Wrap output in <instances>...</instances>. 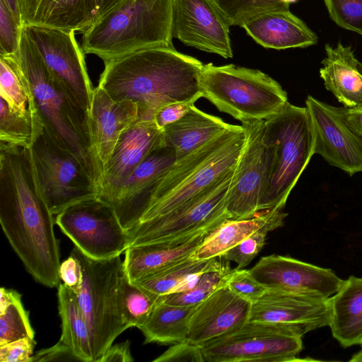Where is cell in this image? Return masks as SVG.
Instances as JSON below:
<instances>
[{
  "label": "cell",
  "instance_id": "cell-1",
  "mask_svg": "<svg viewBox=\"0 0 362 362\" xmlns=\"http://www.w3.org/2000/svg\"><path fill=\"white\" fill-rule=\"evenodd\" d=\"M53 214L39 185L31 148L0 142V223L11 246L38 283L59 285Z\"/></svg>",
  "mask_w": 362,
  "mask_h": 362
},
{
  "label": "cell",
  "instance_id": "cell-2",
  "mask_svg": "<svg viewBox=\"0 0 362 362\" xmlns=\"http://www.w3.org/2000/svg\"><path fill=\"white\" fill-rule=\"evenodd\" d=\"M204 64L175 47L141 49L105 63L98 86L115 100H130L140 120H152L160 107L194 104L202 97L199 76Z\"/></svg>",
  "mask_w": 362,
  "mask_h": 362
},
{
  "label": "cell",
  "instance_id": "cell-3",
  "mask_svg": "<svg viewBox=\"0 0 362 362\" xmlns=\"http://www.w3.org/2000/svg\"><path fill=\"white\" fill-rule=\"evenodd\" d=\"M12 56L45 129L58 144L78 158L100 191L101 173L93 153L88 113L48 69L23 29L18 50Z\"/></svg>",
  "mask_w": 362,
  "mask_h": 362
},
{
  "label": "cell",
  "instance_id": "cell-4",
  "mask_svg": "<svg viewBox=\"0 0 362 362\" xmlns=\"http://www.w3.org/2000/svg\"><path fill=\"white\" fill-rule=\"evenodd\" d=\"M245 141L244 127L230 124L207 143L176 160L158 182L139 222L178 208L235 169Z\"/></svg>",
  "mask_w": 362,
  "mask_h": 362
},
{
  "label": "cell",
  "instance_id": "cell-5",
  "mask_svg": "<svg viewBox=\"0 0 362 362\" xmlns=\"http://www.w3.org/2000/svg\"><path fill=\"white\" fill-rule=\"evenodd\" d=\"M172 0H128L83 33L84 54L104 64L134 52L173 48Z\"/></svg>",
  "mask_w": 362,
  "mask_h": 362
},
{
  "label": "cell",
  "instance_id": "cell-6",
  "mask_svg": "<svg viewBox=\"0 0 362 362\" xmlns=\"http://www.w3.org/2000/svg\"><path fill=\"white\" fill-rule=\"evenodd\" d=\"M267 174L258 211L284 209L287 199L314 155V138L307 108L289 102L264 120Z\"/></svg>",
  "mask_w": 362,
  "mask_h": 362
},
{
  "label": "cell",
  "instance_id": "cell-7",
  "mask_svg": "<svg viewBox=\"0 0 362 362\" xmlns=\"http://www.w3.org/2000/svg\"><path fill=\"white\" fill-rule=\"evenodd\" d=\"M199 83L202 97L241 122L267 119L288 103L286 91L271 76L232 64H204Z\"/></svg>",
  "mask_w": 362,
  "mask_h": 362
},
{
  "label": "cell",
  "instance_id": "cell-8",
  "mask_svg": "<svg viewBox=\"0 0 362 362\" xmlns=\"http://www.w3.org/2000/svg\"><path fill=\"white\" fill-rule=\"evenodd\" d=\"M71 253L82 267L83 281L75 295L92 334L93 361L98 362L115 339L129 328L122 319L119 296L123 261L120 255L93 259L76 246Z\"/></svg>",
  "mask_w": 362,
  "mask_h": 362
},
{
  "label": "cell",
  "instance_id": "cell-9",
  "mask_svg": "<svg viewBox=\"0 0 362 362\" xmlns=\"http://www.w3.org/2000/svg\"><path fill=\"white\" fill-rule=\"evenodd\" d=\"M31 150L40 190L53 215L76 202L99 197V187L89 171L45 128Z\"/></svg>",
  "mask_w": 362,
  "mask_h": 362
},
{
  "label": "cell",
  "instance_id": "cell-10",
  "mask_svg": "<svg viewBox=\"0 0 362 362\" xmlns=\"http://www.w3.org/2000/svg\"><path fill=\"white\" fill-rule=\"evenodd\" d=\"M302 335L284 325L248 321L239 329L206 342L201 350L206 362L299 361Z\"/></svg>",
  "mask_w": 362,
  "mask_h": 362
},
{
  "label": "cell",
  "instance_id": "cell-11",
  "mask_svg": "<svg viewBox=\"0 0 362 362\" xmlns=\"http://www.w3.org/2000/svg\"><path fill=\"white\" fill-rule=\"evenodd\" d=\"M234 170L178 208L138 223L129 231L130 246L171 240L205 228L217 227L225 220L230 219L226 204Z\"/></svg>",
  "mask_w": 362,
  "mask_h": 362
},
{
  "label": "cell",
  "instance_id": "cell-12",
  "mask_svg": "<svg viewBox=\"0 0 362 362\" xmlns=\"http://www.w3.org/2000/svg\"><path fill=\"white\" fill-rule=\"evenodd\" d=\"M55 223L90 257L107 259L130 246V235L114 208L99 197L76 202L56 215Z\"/></svg>",
  "mask_w": 362,
  "mask_h": 362
},
{
  "label": "cell",
  "instance_id": "cell-13",
  "mask_svg": "<svg viewBox=\"0 0 362 362\" xmlns=\"http://www.w3.org/2000/svg\"><path fill=\"white\" fill-rule=\"evenodd\" d=\"M23 29L48 69L89 115L94 88L75 32L31 25H23Z\"/></svg>",
  "mask_w": 362,
  "mask_h": 362
},
{
  "label": "cell",
  "instance_id": "cell-14",
  "mask_svg": "<svg viewBox=\"0 0 362 362\" xmlns=\"http://www.w3.org/2000/svg\"><path fill=\"white\" fill-rule=\"evenodd\" d=\"M264 120L242 122L246 141L234 170L226 211L230 219L255 216L264 189L267 174V153L263 141Z\"/></svg>",
  "mask_w": 362,
  "mask_h": 362
},
{
  "label": "cell",
  "instance_id": "cell-15",
  "mask_svg": "<svg viewBox=\"0 0 362 362\" xmlns=\"http://www.w3.org/2000/svg\"><path fill=\"white\" fill-rule=\"evenodd\" d=\"M314 138V154L349 175L362 172V137L346 124L341 107L311 95L305 100Z\"/></svg>",
  "mask_w": 362,
  "mask_h": 362
},
{
  "label": "cell",
  "instance_id": "cell-16",
  "mask_svg": "<svg viewBox=\"0 0 362 362\" xmlns=\"http://www.w3.org/2000/svg\"><path fill=\"white\" fill-rule=\"evenodd\" d=\"M230 26L213 0H172V35L187 46L232 58Z\"/></svg>",
  "mask_w": 362,
  "mask_h": 362
},
{
  "label": "cell",
  "instance_id": "cell-17",
  "mask_svg": "<svg viewBox=\"0 0 362 362\" xmlns=\"http://www.w3.org/2000/svg\"><path fill=\"white\" fill-rule=\"evenodd\" d=\"M249 272L267 289L322 298L333 296L343 281L329 269L278 255L262 257Z\"/></svg>",
  "mask_w": 362,
  "mask_h": 362
},
{
  "label": "cell",
  "instance_id": "cell-18",
  "mask_svg": "<svg viewBox=\"0 0 362 362\" xmlns=\"http://www.w3.org/2000/svg\"><path fill=\"white\" fill-rule=\"evenodd\" d=\"M249 321L287 326L303 336L329 326V298L267 289L252 303Z\"/></svg>",
  "mask_w": 362,
  "mask_h": 362
},
{
  "label": "cell",
  "instance_id": "cell-19",
  "mask_svg": "<svg viewBox=\"0 0 362 362\" xmlns=\"http://www.w3.org/2000/svg\"><path fill=\"white\" fill-rule=\"evenodd\" d=\"M161 146L162 130L153 120H139L126 129L104 168L98 197L109 204L139 164Z\"/></svg>",
  "mask_w": 362,
  "mask_h": 362
},
{
  "label": "cell",
  "instance_id": "cell-20",
  "mask_svg": "<svg viewBox=\"0 0 362 362\" xmlns=\"http://www.w3.org/2000/svg\"><path fill=\"white\" fill-rule=\"evenodd\" d=\"M175 160L176 154L173 148L158 147L134 170L109 203L127 231H130L140 221L158 182Z\"/></svg>",
  "mask_w": 362,
  "mask_h": 362
},
{
  "label": "cell",
  "instance_id": "cell-21",
  "mask_svg": "<svg viewBox=\"0 0 362 362\" xmlns=\"http://www.w3.org/2000/svg\"><path fill=\"white\" fill-rule=\"evenodd\" d=\"M252 303L225 285L197 305L189 325L186 341L202 346L229 334L249 321Z\"/></svg>",
  "mask_w": 362,
  "mask_h": 362
},
{
  "label": "cell",
  "instance_id": "cell-22",
  "mask_svg": "<svg viewBox=\"0 0 362 362\" xmlns=\"http://www.w3.org/2000/svg\"><path fill=\"white\" fill-rule=\"evenodd\" d=\"M140 120L137 105L130 100H115L100 86L94 88L89 112L94 158L101 173L122 133Z\"/></svg>",
  "mask_w": 362,
  "mask_h": 362
},
{
  "label": "cell",
  "instance_id": "cell-23",
  "mask_svg": "<svg viewBox=\"0 0 362 362\" xmlns=\"http://www.w3.org/2000/svg\"><path fill=\"white\" fill-rule=\"evenodd\" d=\"M217 227L205 228L171 240L129 246L125 251L123 261L128 279L135 282L179 261L191 257L206 238Z\"/></svg>",
  "mask_w": 362,
  "mask_h": 362
},
{
  "label": "cell",
  "instance_id": "cell-24",
  "mask_svg": "<svg viewBox=\"0 0 362 362\" xmlns=\"http://www.w3.org/2000/svg\"><path fill=\"white\" fill-rule=\"evenodd\" d=\"M23 25L83 33L98 21L96 0H18Z\"/></svg>",
  "mask_w": 362,
  "mask_h": 362
},
{
  "label": "cell",
  "instance_id": "cell-25",
  "mask_svg": "<svg viewBox=\"0 0 362 362\" xmlns=\"http://www.w3.org/2000/svg\"><path fill=\"white\" fill-rule=\"evenodd\" d=\"M240 27L257 44L275 49L307 47L318 41L317 35L290 9L257 14Z\"/></svg>",
  "mask_w": 362,
  "mask_h": 362
},
{
  "label": "cell",
  "instance_id": "cell-26",
  "mask_svg": "<svg viewBox=\"0 0 362 362\" xmlns=\"http://www.w3.org/2000/svg\"><path fill=\"white\" fill-rule=\"evenodd\" d=\"M320 74L326 89L344 107L362 108V64L351 46L339 42L335 46L326 44Z\"/></svg>",
  "mask_w": 362,
  "mask_h": 362
},
{
  "label": "cell",
  "instance_id": "cell-27",
  "mask_svg": "<svg viewBox=\"0 0 362 362\" xmlns=\"http://www.w3.org/2000/svg\"><path fill=\"white\" fill-rule=\"evenodd\" d=\"M329 323L333 337L344 348L362 346V278L343 280L329 298Z\"/></svg>",
  "mask_w": 362,
  "mask_h": 362
},
{
  "label": "cell",
  "instance_id": "cell-28",
  "mask_svg": "<svg viewBox=\"0 0 362 362\" xmlns=\"http://www.w3.org/2000/svg\"><path fill=\"white\" fill-rule=\"evenodd\" d=\"M286 216L283 209H274L261 211L250 218L226 219L206 238L191 258L206 260L221 257L257 230L267 226L281 227Z\"/></svg>",
  "mask_w": 362,
  "mask_h": 362
},
{
  "label": "cell",
  "instance_id": "cell-29",
  "mask_svg": "<svg viewBox=\"0 0 362 362\" xmlns=\"http://www.w3.org/2000/svg\"><path fill=\"white\" fill-rule=\"evenodd\" d=\"M230 124L192 105L180 119L162 129L163 146L173 148L180 159L225 131Z\"/></svg>",
  "mask_w": 362,
  "mask_h": 362
},
{
  "label": "cell",
  "instance_id": "cell-30",
  "mask_svg": "<svg viewBox=\"0 0 362 362\" xmlns=\"http://www.w3.org/2000/svg\"><path fill=\"white\" fill-rule=\"evenodd\" d=\"M57 297L62 320L59 340L71 349L80 361L94 362L92 334L75 293L64 284H59Z\"/></svg>",
  "mask_w": 362,
  "mask_h": 362
},
{
  "label": "cell",
  "instance_id": "cell-31",
  "mask_svg": "<svg viewBox=\"0 0 362 362\" xmlns=\"http://www.w3.org/2000/svg\"><path fill=\"white\" fill-rule=\"evenodd\" d=\"M195 305H177L163 302L154 308L145 324L139 329L144 344H175L187 339L191 317Z\"/></svg>",
  "mask_w": 362,
  "mask_h": 362
},
{
  "label": "cell",
  "instance_id": "cell-32",
  "mask_svg": "<svg viewBox=\"0 0 362 362\" xmlns=\"http://www.w3.org/2000/svg\"><path fill=\"white\" fill-rule=\"evenodd\" d=\"M44 124L33 102L20 112L12 110L0 98V142L25 148H31L43 132Z\"/></svg>",
  "mask_w": 362,
  "mask_h": 362
},
{
  "label": "cell",
  "instance_id": "cell-33",
  "mask_svg": "<svg viewBox=\"0 0 362 362\" xmlns=\"http://www.w3.org/2000/svg\"><path fill=\"white\" fill-rule=\"evenodd\" d=\"M218 257L197 260L191 257L179 261L152 273L135 282L142 288L158 296L173 293L176 288L194 274L213 268L220 261Z\"/></svg>",
  "mask_w": 362,
  "mask_h": 362
},
{
  "label": "cell",
  "instance_id": "cell-34",
  "mask_svg": "<svg viewBox=\"0 0 362 362\" xmlns=\"http://www.w3.org/2000/svg\"><path fill=\"white\" fill-rule=\"evenodd\" d=\"M119 296L124 324L140 329L147 321L163 296L148 291L129 281L124 269L120 277Z\"/></svg>",
  "mask_w": 362,
  "mask_h": 362
},
{
  "label": "cell",
  "instance_id": "cell-35",
  "mask_svg": "<svg viewBox=\"0 0 362 362\" xmlns=\"http://www.w3.org/2000/svg\"><path fill=\"white\" fill-rule=\"evenodd\" d=\"M232 270L229 261L221 257L217 265L197 275L190 288L163 296V302L177 305H198L216 290L226 285Z\"/></svg>",
  "mask_w": 362,
  "mask_h": 362
},
{
  "label": "cell",
  "instance_id": "cell-36",
  "mask_svg": "<svg viewBox=\"0 0 362 362\" xmlns=\"http://www.w3.org/2000/svg\"><path fill=\"white\" fill-rule=\"evenodd\" d=\"M0 98L13 110L23 112L32 100L30 92L12 56H0Z\"/></svg>",
  "mask_w": 362,
  "mask_h": 362
},
{
  "label": "cell",
  "instance_id": "cell-37",
  "mask_svg": "<svg viewBox=\"0 0 362 362\" xmlns=\"http://www.w3.org/2000/svg\"><path fill=\"white\" fill-rule=\"evenodd\" d=\"M230 25L240 26L252 17L274 10H287L298 0H213Z\"/></svg>",
  "mask_w": 362,
  "mask_h": 362
},
{
  "label": "cell",
  "instance_id": "cell-38",
  "mask_svg": "<svg viewBox=\"0 0 362 362\" xmlns=\"http://www.w3.org/2000/svg\"><path fill=\"white\" fill-rule=\"evenodd\" d=\"M26 337L35 339V332L30 323L29 313L25 310L19 294L0 313V346Z\"/></svg>",
  "mask_w": 362,
  "mask_h": 362
},
{
  "label": "cell",
  "instance_id": "cell-39",
  "mask_svg": "<svg viewBox=\"0 0 362 362\" xmlns=\"http://www.w3.org/2000/svg\"><path fill=\"white\" fill-rule=\"evenodd\" d=\"M325 4L337 25L362 35V0H325Z\"/></svg>",
  "mask_w": 362,
  "mask_h": 362
},
{
  "label": "cell",
  "instance_id": "cell-40",
  "mask_svg": "<svg viewBox=\"0 0 362 362\" xmlns=\"http://www.w3.org/2000/svg\"><path fill=\"white\" fill-rule=\"evenodd\" d=\"M276 229L267 226L253 233L241 243L232 247L221 257L237 264V269L247 267L259 254L265 245L267 235Z\"/></svg>",
  "mask_w": 362,
  "mask_h": 362
},
{
  "label": "cell",
  "instance_id": "cell-41",
  "mask_svg": "<svg viewBox=\"0 0 362 362\" xmlns=\"http://www.w3.org/2000/svg\"><path fill=\"white\" fill-rule=\"evenodd\" d=\"M23 25L19 24L8 8L0 1V56L17 53Z\"/></svg>",
  "mask_w": 362,
  "mask_h": 362
},
{
  "label": "cell",
  "instance_id": "cell-42",
  "mask_svg": "<svg viewBox=\"0 0 362 362\" xmlns=\"http://www.w3.org/2000/svg\"><path fill=\"white\" fill-rule=\"evenodd\" d=\"M226 285L234 293L251 303L257 300L267 291L251 275L249 269H233Z\"/></svg>",
  "mask_w": 362,
  "mask_h": 362
},
{
  "label": "cell",
  "instance_id": "cell-43",
  "mask_svg": "<svg viewBox=\"0 0 362 362\" xmlns=\"http://www.w3.org/2000/svg\"><path fill=\"white\" fill-rule=\"evenodd\" d=\"M203 362L205 361L201 347L187 341L173 344L153 362Z\"/></svg>",
  "mask_w": 362,
  "mask_h": 362
},
{
  "label": "cell",
  "instance_id": "cell-44",
  "mask_svg": "<svg viewBox=\"0 0 362 362\" xmlns=\"http://www.w3.org/2000/svg\"><path fill=\"white\" fill-rule=\"evenodd\" d=\"M35 345L26 337L0 346V362H31Z\"/></svg>",
  "mask_w": 362,
  "mask_h": 362
},
{
  "label": "cell",
  "instance_id": "cell-45",
  "mask_svg": "<svg viewBox=\"0 0 362 362\" xmlns=\"http://www.w3.org/2000/svg\"><path fill=\"white\" fill-rule=\"evenodd\" d=\"M59 276L64 285L74 293H78L83 281V272L80 261L72 253L61 263Z\"/></svg>",
  "mask_w": 362,
  "mask_h": 362
},
{
  "label": "cell",
  "instance_id": "cell-46",
  "mask_svg": "<svg viewBox=\"0 0 362 362\" xmlns=\"http://www.w3.org/2000/svg\"><path fill=\"white\" fill-rule=\"evenodd\" d=\"M194 104L177 102L165 105L156 111L152 120L162 129L182 117Z\"/></svg>",
  "mask_w": 362,
  "mask_h": 362
},
{
  "label": "cell",
  "instance_id": "cell-47",
  "mask_svg": "<svg viewBox=\"0 0 362 362\" xmlns=\"http://www.w3.org/2000/svg\"><path fill=\"white\" fill-rule=\"evenodd\" d=\"M73 361H79V359L73 353L71 349L61 340L52 347L37 351L31 358V362Z\"/></svg>",
  "mask_w": 362,
  "mask_h": 362
},
{
  "label": "cell",
  "instance_id": "cell-48",
  "mask_svg": "<svg viewBox=\"0 0 362 362\" xmlns=\"http://www.w3.org/2000/svg\"><path fill=\"white\" fill-rule=\"evenodd\" d=\"M134 358L130 351V341L111 345L98 362H132Z\"/></svg>",
  "mask_w": 362,
  "mask_h": 362
},
{
  "label": "cell",
  "instance_id": "cell-49",
  "mask_svg": "<svg viewBox=\"0 0 362 362\" xmlns=\"http://www.w3.org/2000/svg\"><path fill=\"white\" fill-rule=\"evenodd\" d=\"M344 118L349 127L362 137V108L341 107Z\"/></svg>",
  "mask_w": 362,
  "mask_h": 362
},
{
  "label": "cell",
  "instance_id": "cell-50",
  "mask_svg": "<svg viewBox=\"0 0 362 362\" xmlns=\"http://www.w3.org/2000/svg\"><path fill=\"white\" fill-rule=\"evenodd\" d=\"M127 1L128 0H96L98 6V21L110 12L119 8Z\"/></svg>",
  "mask_w": 362,
  "mask_h": 362
},
{
  "label": "cell",
  "instance_id": "cell-51",
  "mask_svg": "<svg viewBox=\"0 0 362 362\" xmlns=\"http://www.w3.org/2000/svg\"><path fill=\"white\" fill-rule=\"evenodd\" d=\"M19 294L15 290L1 287L0 289V313L3 312Z\"/></svg>",
  "mask_w": 362,
  "mask_h": 362
},
{
  "label": "cell",
  "instance_id": "cell-52",
  "mask_svg": "<svg viewBox=\"0 0 362 362\" xmlns=\"http://www.w3.org/2000/svg\"><path fill=\"white\" fill-rule=\"evenodd\" d=\"M8 8L19 24L23 26L18 0H0Z\"/></svg>",
  "mask_w": 362,
  "mask_h": 362
},
{
  "label": "cell",
  "instance_id": "cell-53",
  "mask_svg": "<svg viewBox=\"0 0 362 362\" xmlns=\"http://www.w3.org/2000/svg\"><path fill=\"white\" fill-rule=\"evenodd\" d=\"M350 362H362V350L354 354L349 359Z\"/></svg>",
  "mask_w": 362,
  "mask_h": 362
}]
</instances>
